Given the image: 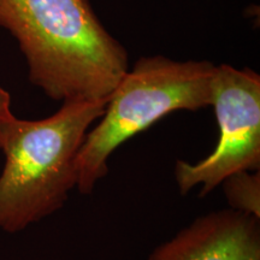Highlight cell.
<instances>
[{"mask_svg": "<svg viewBox=\"0 0 260 260\" xmlns=\"http://www.w3.org/2000/svg\"><path fill=\"white\" fill-rule=\"evenodd\" d=\"M0 27L18 41L29 80L58 102H109L128 53L89 0H0Z\"/></svg>", "mask_w": 260, "mask_h": 260, "instance_id": "6da1fadb", "label": "cell"}, {"mask_svg": "<svg viewBox=\"0 0 260 260\" xmlns=\"http://www.w3.org/2000/svg\"><path fill=\"white\" fill-rule=\"evenodd\" d=\"M148 260H260L259 219L232 209L205 214Z\"/></svg>", "mask_w": 260, "mask_h": 260, "instance_id": "5b68a950", "label": "cell"}, {"mask_svg": "<svg viewBox=\"0 0 260 260\" xmlns=\"http://www.w3.org/2000/svg\"><path fill=\"white\" fill-rule=\"evenodd\" d=\"M220 184L232 210L260 219L259 170L235 172Z\"/></svg>", "mask_w": 260, "mask_h": 260, "instance_id": "8992f818", "label": "cell"}, {"mask_svg": "<svg viewBox=\"0 0 260 260\" xmlns=\"http://www.w3.org/2000/svg\"><path fill=\"white\" fill-rule=\"evenodd\" d=\"M216 65L142 57L110 95L102 121L87 133L75 160L77 189L92 194L109 171L107 160L126 140L172 111H197L211 105Z\"/></svg>", "mask_w": 260, "mask_h": 260, "instance_id": "3957f363", "label": "cell"}, {"mask_svg": "<svg viewBox=\"0 0 260 260\" xmlns=\"http://www.w3.org/2000/svg\"><path fill=\"white\" fill-rule=\"evenodd\" d=\"M10 105H11L10 94L4 88L0 87V149L4 145L12 125H14L16 119H17L14 116V113L11 112Z\"/></svg>", "mask_w": 260, "mask_h": 260, "instance_id": "52a82bcc", "label": "cell"}, {"mask_svg": "<svg viewBox=\"0 0 260 260\" xmlns=\"http://www.w3.org/2000/svg\"><path fill=\"white\" fill-rule=\"evenodd\" d=\"M219 126L216 148L203 160H178L175 178L181 194L201 186L210 194L228 176L239 171H258L260 167V76L243 68L216 67L211 105Z\"/></svg>", "mask_w": 260, "mask_h": 260, "instance_id": "277c9868", "label": "cell"}, {"mask_svg": "<svg viewBox=\"0 0 260 260\" xmlns=\"http://www.w3.org/2000/svg\"><path fill=\"white\" fill-rule=\"evenodd\" d=\"M107 102H67L40 121L16 119L2 151L0 229L18 233L63 207L77 184L75 160Z\"/></svg>", "mask_w": 260, "mask_h": 260, "instance_id": "7a4b0ae2", "label": "cell"}]
</instances>
